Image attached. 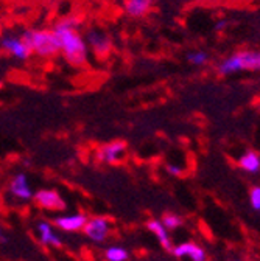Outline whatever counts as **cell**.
<instances>
[{
    "mask_svg": "<svg viewBox=\"0 0 260 261\" xmlns=\"http://www.w3.org/2000/svg\"><path fill=\"white\" fill-rule=\"evenodd\" d=\"M33 198L39 207L50 212H62L66 208V202H64L59 193L55 190H39L38 193L33 194Z\"/></svg>",
    "mask_w": 260,
    "mask_h": 261,
    "instance_id": "cell-7",
    "label": "cell"
},
{
    "mask_svg": "<svg viewBox=\"0 0 260 261\" xmlns=\"http://www.w3.org/2000/svg\"><path fill=\"white\" fill-rule=\"evenodd\" d=\"M187 58H188L190 64H193V65H204L209 61V55L206 51H203V50L192 51V53H188Z\"/></svg>",
    "mask_w": 260,
    "mask_h": 261,
    "instance_id": "cell-18",
    "label": "cell"
},
{
    "mask_svg": "<svg viewBox=\"0 0 260 261\" xmlns=\"http://www.w3.org/2000/svg\"><path fill=\"white\" fill-rule=\"evenodd\" d=\"M172 252L178 258L188 256L192 261H206V252H204V249L201 246H198V244H195V243H182V244L173 247Z\"/></svg>",
    "mask_w": 260,
    "mask_h": 261,
    "instance_id": "cell-10",
    "label": "cell"
},
{
    "mask_svg": "<svg viewBox=\"0 0 260 261\" xmlns=\"http://www.w3.org/2000/svg\"><path fill=\"white\" fill-rule=\"evenodd\" d=\"M0 241H5V238H2V230H0Z\"/></svg>",
    "mask_w": 260,
    "mask_h": 261,
    "instance_id": "cell-22",
    "label": "cell"
},
{
    "mask_svg": "<svg viewBox=\"0 0 260 261\" xmlns=\"http://www.w3.org/2000/svg\"><path fill=\"white\" fill-rule=\"evenodd\" d=\"M109 221L103 216H95V218H90L87 219L84 228H83V232L84 235L93 241V243H103L109 233Z\"/></svg>",
    "mask_w": 260,
    "mask_h": 261,
    "instance_id": "cell-5",
    "label": "cell"
},
{
    "mask_svg": "<svg viewBox=\"0 0 260 261\" xmlns=\"http://www.w3.org/2000/svg\"><path fill=\"white\" fill-rule=\"evenodd\" d=\"M147 227H148V230H150L151 233L156 235V238L159 240L160 246L164 247L166 250H172V249H173L172 241H170V238H169V230L164 227V224H162L160 221H157V219H150V221L147 222Z\"/></svg>",
    "mask_w": 260,
    "mask_h": 261,
    "instance_id": "cell-13",
    "label": "cell"
},
{
    "mask_svg": "<svg viewBox=\"0 0 260 261\" xmlns=\"http://www.w3.org/2000/svg\"><path fill=\"white\" fill-rule=\"evenodd\" d=\"M38 232H39V240L44 246H53V247H61L59 238L55 235L52 224L42 221L38 224Z\"/></svg>",
    "mask_w": 260,
    "mask_h": 261,
    "instance_id": "cell-14",
    "label": "cell"
},
{
    "mask_svg": "<svg viewBox=\"0 0 260 261\" xmlns=\"http://www.w3.org/2000/svg\"><path fill=\"white\" fill-rule=\"evenodd\" d=\"M153 2L154 0H125L123 10H125L126 16L133 17V19H139L150 13Z\"/></svg>",
    "mask_w": 260,
    "mask_h": 261,
    "instance_id": "cell-11",
    "label": "cell"
},
{
    "mask_svg": "<svg viewBox=\"0 0 260 261\" xmlns=\"http://www.w3.org/2000/svg\"><path fill=\"white\" fill-rule=\"evenodd\" d=\"M249 201H251V205L254 210H260V188L255 187L251 190L249 193Z\"/></svg>",
    "mask_w": 260,
    "mask_h": 261,
    "instance_id": "cell-19",
    "label": "cell"
},
{
    "mask_svg": "<svg viewBox=\"0 0 260 261\" xmlns=\"http://www.w3.org/2000/svg\"><path fill=\"white\" fill-rule=\"evenodd\" d=\"M242 70H260V51H239L218 64L221 75H231Z\"/></svg>",
    "mask_w": 260,
    "mask_h": 261,
    "instance_id": "cell-3",
    "label": "cell"
},
{
    "mask_svg": "<svg viewBox=\"0 0 260 261\" xmlns=\"http://www.w3.org/2000/svg\"><path fill=\"white\" fill-rule=\"evenodd\" d=\"M160 222L164 224V227L167 228V230H175V228H178L182 224V219L175 213H166L164 216H162Z\"/></svg>",
    "mask_w": 260,
    "mask_h": 261,
    "instance_id": "cell-17",
    "label": "cell"
},
{
    "mask_svg": "<svg viewBox=\"0 0 260 261\" xmlns=\"http://www.w3.org/2000/svg\"><path fill=\"white\" fill-rule=\"evenodd\" d=\"M0 47H2L4 51H7L8 55H11L13 58L19 59V61H27L31 56V51L27 47V44L23 42L22 36H17V35L4 36L0 39Z\"/></svg>",
    "mask_w": 260,
    "mask_h": 261,
    "instance_id": "cell-6",
    "label": "cell"
},
{
    "mask_svg": "<svg viewBox=\"0 0 260 261\" xmlns=\"http://www.w3.org/2000/svg\"><path fill=\"white\" fill-rule=\"evenodd\" d=\"M125 154H126V143L122 140H115L103 145L99 149V152H97V159L103 163H117L125 157Z\"/></svg>",
    "mask_w": 260,
    "mask_h": 261,
    "instance_id": "cell-8",
    "label": "cell"
},
{
    "mask_svg": "<svg viewBox=\"0 0 260 261\" xmlns=\"http://www.w3.org/2000/svg\"><path fill=\"white\" fill-rule=\"evenodd\" d=\"M198 2H204V0H198Z\"/></svg>",
    "mask_w": 260,
    "mask_h": 261,
    "instance_id": "cell-24",
    "label": "cell"
},
{
    "mask_svg": "<svg viewBox=\"0 0 260 261\" xmlns=\"http://www.w3.org/2000/svg\"><path fill=\"white\" fill-rule=\"evenodd\" d=\"M52 31L55 33L59 53L74 67H81L89 59V48L84 36L80 33V20L77 17H64L58 20Z\"/></svg>",
    "mask_w": 260,
    "mask_h": 261,
    "instance_id": "cell-1",
    "label": "cell"
},
{
    "mask_svg": "<svg viewBox=\"0 0 260 261\" xmlns=\"http://www.w3.org/2000/svg\"><path fill=\"white\" fill-rule=\"evenodd\" d=\"M10 191L14 198L20 199V201H30L33 199V191H31L30 185H28V180H27V176L25 174H17L11 184H10Z\"/></svg>",
    "mask_w": 260,
    "mask_h": 261,
    "instance_id": "cell-12",
    "label": "cell"
},
{
    "mask_svg": "<svg viewBox=\"0 0 260 261\" xmlns=\"http://www.w3.org/2000/svg\"><path fill=\"white\" fill-rule=\"evenodd\" d=\"M84 39H86L87 48L100 59L108 56L111 48H112V41H111L109 35L106 31H103L102 28L93 27V28L87 30Z\"/></svg>",
    "mask_w": 260,
    "mask_h": 261,
    "instance_id": "cell-4",
    "label": "cell"
},
{
    "mask_svg": "<svg viewBox=\"0 0 260 261\" xmlns=\"http://www.w3.org/2000/svg\"><path fill=\"white\" fill-rule=\"evenodd\" d=\"M86 222H87V216L83 213L58 216L55 219V225L64 232H80L84 228Z\"/></svg>",
    "mask_w": 260,
    "mask_h": 261,
    "instance_id": "cell-9",
    "label": "cell"
},
{
    "mask_svg": "<svg viewBox=\"0 0 260 261\" xmlns=\"http://www.w3.org/2000/svg\"><path fill=\"white\" fill-rule=\"evenodd\" d=\"M223 27H224V22H220V23H218V27H217V30H221Z\"/></svg>",
    "mask_w": 260,
    "mask_h": 261,
    "instance_id": "cell-21",
    "label": "cell"
},
{
    "mask_svg": "<svg viewBox=\"0 0 260 261\" xmlns=\"http://www.w3.org/2000/svg\"><path fill=\"white\" fill-rule=\"evenodd\" d=\"M105 256H106L108 261H126L129 255H128V250H125L123 247L112 246V247L106 249Z\"/></svg>",
    "mask_w": 260,
    "mask_h": 261,
    "instance_id": "cell-16",
    "label": "cell"
},
{
    "mask_svg": "<svg viewBox=\"0 0 260 261\" xmlns=\"http://www.w3.org/2000/svg\"><path fill=\"white\" fill-rule=\"evenodd\" d=\"M167 171H169L170 174H173V176H179L182 170L178 168V167H173V165H167Z\"/></svg>",
    "mask_w": 260,
    "mask_h": 261,
    "instance_id": "cell-20",
    "label": "cell"
},
{
    "mask_svg": "<svg viewBox=\"0 0 260 261\" xmlns=\"http://www.w3.org/2000/svg\"><path fill=\"white\" fill-rule=\"evenodd\" d=\"M240 167L248 173H257L260 170V157L255 152H248L240 159Z\"/></svg>",
    "mask_w": 260,
    "mask_h": 261,
    "instance_id": "cell-15",
    "label": "cell"
},
{
    "mask_svg": "<svg viewBox=\"0 0 260 261\" xmlns=\"http://www.w3.org/2000/svg\"><path fill=\"white\" fill-rule=\"evenodd\" d=\"M2 87H4V83H2V81H0V89H2Z\"/></svg>",
    "mask_w": 260,
    "mask_h": 261,
    "instance_id": "cell-23",
    "label": "cell"
},
{
    "mask_svg": "<svg viewBox=\"0 0 260 261\" xmlns=\"http://www.w3.org/2000/svg\"><path fill=\"white\" fill-rule=\"evenodd\" d=\"M22 39L31 55L39 58H52L59 53L55 33L49 28H31L22 33Z\"/></svg>",
    "mask_w": 260,
    "mask_h": 261,
    "instance_id": "cell-2",
    "label": "cell"
}]
</instances>
